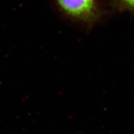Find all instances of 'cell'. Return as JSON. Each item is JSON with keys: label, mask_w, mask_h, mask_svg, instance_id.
Wrapping results in <instances>:
<instances>
[{"label": "cell", "mask_w": 134, "mask_h": 134, "mask_svg": "<svg viewBox=\"0 0 134 134\" xmlns=\"http://www.w3.org/2000/svg\"><path fill=\"white\" fill-rule=\"evenodd\" d=\"M117 3L122 9L134 14V0H117Z\"/></svg>", "instance_id": "cell-2"}, {"label": "cell", "mask_w": 134, "mask_h": 134, "mask_svg": "<svg viewBox=\"0 0 134 134\" xmlns=\"http://www.w3.org/2000/svg\"><path fill=\"white\" fill-rule=\"evenodd\" d=\"M55 4L65 18L90 28L99 23L104 15L100 0H54Z\"/></svg>", "instance_id": "cell-1"}]
</instances>
